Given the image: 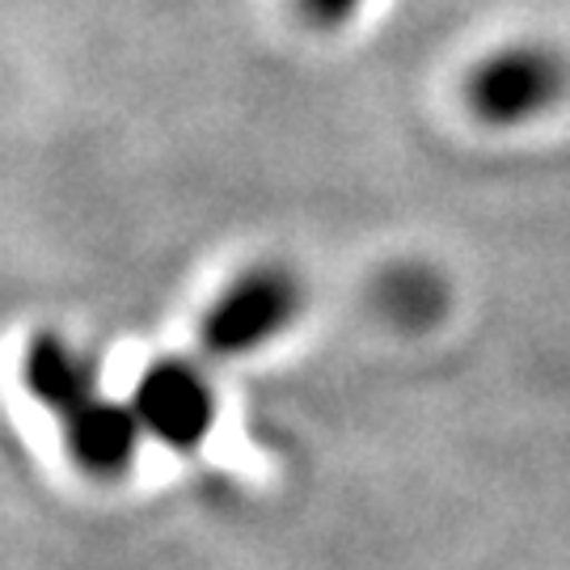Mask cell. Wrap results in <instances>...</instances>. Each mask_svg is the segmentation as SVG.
<instances>
[{
  "label": "cell",
  "instance_id": "6da1fadb",
  "mask_svg": "<svg viewBox=\"0 0 570 570\" xmlns=\"http://www.w3.org/2000/svg\"><path fill=\"white\" fill-rule=\"evenodd\" d=\"M570 60L550 42H515L465 77V106L487 127H520L567 98Z\"/></svg>",
  "mask_w": 570,
  "mask_h": 570
},
{
  "label": "cell",
  "instance_id": "52a82bcc",
  "mask_svg": "<svg viewBox=\"0 0 570 570\" xmlns=\"http://www.w3.org/2000/svg\"><path fill=\"white\" fill-rule=\"evenodd\" d=\"M364 0H296L301 18L313 26V30H338L346 21L360 13Z\"/></svg>",
  "mask_w": 570,
  "mask_h": 570
},
{
  "label": "cell",
  "instance_id": "277c9868",
  "mask_svg": "<svg viewBox=\"0 0 570 570\" xmlns=\"http://www.w3.org/2000/svg\"><path fill=\"white\" fill-rule=\"evenodd\" d=\"M56 423L63 431V449L72 456V465L89 473V478H119L136 461L144 428L131 402L122 406V402H110L102 393H94L89 402L68 410Z\"/></svg>",
  "mask_w": 570,
  "mask_h": 570
},
{
  "label": "cell",
  "instance_id": "5b68a950",
  "mask_svg": "<svg viewBox=\"0 0 570 570\" xmlns=\"http://www.w3.org/2000/svg\"><path fill=\"white\" fill-rule=\"evenodd\" d=\"M21 385H26V393L39 406L51 410L56 419H63L68 410H77L81 402H89L98 393L89 364L63 343L56 330L30 334L26 355H21Z\"/></svg>",
  "mask_w": 570,
  "mask_h": 570
},
{
  "label": "cell",
  "instance_id": "3957f363",
  "mask_svg": "<svg viewBox=\"0 0 570 570\" xmlns=\"http://www.w3.org/2000/svg\"><path fill=\"white\" fill-rule=\"evenodd\" d=\"M131 410L144 435H153L165 449L190 452L204 444L216 423V389L204 376V367H195L190 360H157L136 381Z\"/></svg>",
  "mask_w": 570,
  "mask_h": 570
},
{
  "label": "cell",
  "instance_id": "8992f818",
  "mask_svg": "<svg viewBox=\"0 0 570 570\" xmlns=\"http://www.w3.org/2000/svg\"><path fill=\"white\" fill-rule=\"evenodd\" d=\"M381 305H385L393 322H402L410 330H423L444 313L449 287L440 284V275L428 271V266H402L381 287Z\"/></svg>",
  "mask_w": 570,
  "mask_h": 570
},
{
  "label": "cell",
  "instance_id": "7a4b0ae2",
  "mask_svg": "<svg viewBox=\"0 0 570 570\" xmlns=\"http://www.w3.org/2000/svg\"><path fill=\"white\" fill-rule=\"evenodd\" d=\"M301 305H305V292L287 266H249L207 305L199 322V343L216 360L249 355L271 338H279L296 322Z\"/></svg>",
  "mask_w": 570,
  "mask_h": 570
}]
</instances>
